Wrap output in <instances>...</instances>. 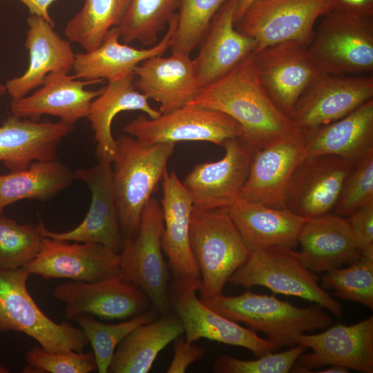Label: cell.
Instances as JSON below:
<instances>
[{"label": "cell", "mask_w": 373, "mask_h": 373, "mask_svg": "<svg viewBox=\"0 0 373 373\" xmlns=\"http://www.w3.org/2000/svg\"><path fill=\"white\" fill-rule=\"evenodd\" d=\"M189 104L231 117L241 126L242 140L255 151L299 128L274 104L264 89L253 53L224 76L200 88Z\"/></svg>", "instance_id": "cell-1"}, {"label": "cell", "mask_w": 373, "mask_h": 373, "mask_svg": "<svg viewBox=\"0 0 373 373\" xmlns=\"http://www.w3.org/2000/svg\"><path fill=\"white\" fill-rule=\"evenodd\" d=\"M112 178L124 238L133 237L142 211L167 171L175 144H149L128 134L115 140Z\"/></svg>", "instance_id": "cell-2"}, {"label": "cell", "mask_w": 373, "mask_h": 373, "mask_svg": "<svg viewBox=\"0 0 373 373\" xmlns=\"http://www.w3.org/2000/svg\"><path fill=\"white\" fill-rule=\"evenodd\" d=\"M202 302L227 318L262 332L279 348L296 345L305 332L326 329L332 323L319 305L298 307L274 295L249 290L236 296L222 294Z\"/></svg>", "instance_id": "cell-3"}, {"label": "cell", "mask_w": 373, "mask_h": 373, "mask_svg": "<svg viewBox=\"0 0 373 373\" xmlns=\"http://www.w3.org/2000/svg\"><path fill=\"white\" fill-rule=\"evenodd\" d=\"M189 240L200 274V299L204 301L222 294L225 284L250 253L227 208L193 207Z\"/></svg>", "instance_id": "cell-4"}, {"label": "cell", "mask_w": 373, "mask_h": 373, "mask_svg": "<svg viewBox=\"0 0 373 373\" xmlns=\"http://www.w3.org/2000/svg\"><path fill=\"white\" fill-rule=\"evenodd\" d=\"M31 274L24 267L0 269V332H21L50 352H83L89 341L67 320L58 323L37 306L27 288Z\"/></svg>", "instance_id": "cell-5"}, {"label": "cell", "mask_w": 373, "mask_h": 373, "mask_svg": "<svg viewBox=\"0 0 373 373\" xmlns=\"http://www.w3.org/2000/svg\"><path fill=\"white\" fill-rule=\"evenodd\" d=\"M318 276L302 262L299 252L290 247H271L251 251L247 261L228 283L250 288L262 286L274 294L292 296L319 305L337 318L342 317L341 303L318 284Z\"/></svg>", "instance_id": "cell-6"}, {"label": "cell", "mask_w": 373, "mask_h": 373, "mask_svg": "<svg viewBox=\"0 0 373 373\" xmlns=\"http://www.w3.org/2000/svg\"><path fill=\"white\" fill-rule=\"evenodd\" d=\"M308 46L321 74L359 75L373 70V16L331 10Z\"/></svg>", "instance_id": "cell-7"}, {"label": "cell", "mask_w": 373, "mask_h": 373, "mask_svg": "<svg viewBox=\"0 0 373 373\" xmlns=\"http://www.w3.org/2000/svg\"><path fill=\"white\" fill-rule=\"evenodd\" d=\"M163 213L158 201L151 198L144 207L138 230L124 238L119 255L122 277L140 288L162 316L171 313L169 295V273L163 257Z\"/></svg>", "instance_id": "cell-8"}, {"label": "cell", "mask_w": 373, "mask_h": 373, "mask_svg": "<svg viewBox=\"0 0 373 373\" xmlns=\"http://www.w3.org/2000/svg\"><path fill=\"white\" fill-rule=\"evenodd\" d=\"M201 279L173 280L169 286L171 311L181 320L188 343L207 338L239 346L260 357L279 349L273 342L260 337L256 331L241 326L207 306L196 296Z\"/></svg>", "instance_id": "cell-9"}, {"label": "cell", "mask_w": 373, "mask_h": 373, "mask_svg": "<svg viewBox=\"0 0 373 373\" xmlns=\"http://www.w3.org/2000/svg\"><path fill=\"white\" fill-rule=\"evenodd\" d=\"M329 11V0H254L236 27L256 41V51L287 41L309 46L316 20Z\"/></svg>", "instance_id": "cell-10"}, {"label": "cell", "mask_w": 373, "mask_h": 373, "mask_svg": "<svg viewBox=\"0 0 373 373\" xmlns=\"http://www.w3.org/2000/svg\"><path fill=\"white\" fill-rule=\"evenodd\" d=\"M123 130L149 144L204 141L222 146L228 140L243 137L241 126L227 114L191 104L153 119L141 114Z\"/></svg>", "instance_id": "cell-11"}, {"label": "cell", "mask_w": 373, "mask_h": 373, "mask_svg": "<svg viewBox=\"0 0 373 373\" xmlns=\"http://www.w3.org/2000/svg\"><path fill=\"white\" fill-rule=\"evenodd\" d=\"M88 169L74 172L75 180L88 186L91 193L88 211L82 222L72 230L55 232L42 220L37 224L44 237L61 240L102 245L119 253L124 238L122 233L112 178V162L98 160Z\"/></svg>", "instance_id": "cell-12"}, {"label": "cell", "mask_w": 373, "mask_h": 373, "mask_svg": "<svg viewBox=\"0 0 373 373\" xmlns=\"http://www.w3.org/2000/svg\"><path fill=\"white\" fill-rule=\"evenodd\" d=\"M372 99V74H321L300 96L289 118L308 131L343 117Z\"/></svg>", "instance_id": "cell-13"}, {"label": "cell", "mask_w": 373, "mask_h": 373, "mask_svg": "<svg viewBox=\"0 0 373 373\" xmlns=\"http://www.w3.org/2000/svg\"><path fill=\"white\" fill-rule=\"evenodd\" d=\"M222 146V158L197 164L182 182L195 209L227 208L240 199L256 151L240 137L228 140Z\"/></svg>", "instance_id": "cell-14"}, {"label": "cell", "mask_w": 373, "mask_h": 373, "mask_svg": "<svg viewBox=\"0 0 373 373\" xmlns=\"http://www.w3.org/2000/svg\"><path fill=\"white\" fill-rule=\"evenodd\" d=\"M52 295L64 303L66 320L82 314L102 320L127 319L146 312L150 303L140 288L120 274L97 282L70 280L57 285Z\"/></svg>", "instance_id": "cell-15"}, {"label": "cell", "mask_w": 373, "mask_h": 373, "mask_svg": "<svg viewBox=\"0 0 373 373\" xmlns=\"http://www.w3.org/2000/svg\"><path fill=\"white\" fill-rule=\"evenodd\" d=\"M354 166L352 162L336 155L305 157L287 186L285 209L306 219L331 213Z\"/></svg>", "instance_id": "cell-16"}, {"label": "cell", "mask_w": 373, "mask_h": 373, "mask_svg": "<svg viewBox=\"0 0 373 373\" xmlns=\"http://www.w3.org/2000/svg\"><path fill=\"white\" fill-rule=\"evenodd\" d=\"M259 79L274 104L290 117L300 96L321 73L308 46L287 41L253 53Z\"/></svg>", "instance_id": "cell-17"}, {"label": "cell", "mask_w": 373, "mask_h": 373, "mask_svg": "<svg viewBox=\"0 0 373 373\" xmlns=\"http://www.w3.org/2000/svg\"><path fill=\"white\" fill-rule=\"evenodd\" d=\"M306 133L298 128L253 155L240 199L274 209H285L287 186L306 157Z\"/></svg>", "instance_id": "cell-18"}, {"label": "cell", "mask_w": 373, "mask_h": 373, "mask_svg": "<svg viewBox=\"0 0 373 373\" xmlns=\"http://www.w3.org/2000/svg\"><path fill=\"white\" fill-rule=\"evenodd\" d=\"M297 344L310 348L291 372L305 373L322 365H338L363 373L373 372V316L345 325L336 324L323 332L301 334Z\"/></svg>", "instance_id": "cell-19"}, {"label": "cell", "mask_w": 373, "mask_h": 373, "mask_svg": "<svg viewBox=\"0 0 373 373\" xmlns=\"http://www.w3.org/2000/svg\"><path fill=\"white\" fill-rule=\"evenodd\" d=\"M24 267L45 279L97 282L120 274L119 253L110 248L44 236L37 256Z\"/></svg>", "instance_id": "cell-20"}, {"label": "cell", "mask_w": 373, "mask_h": 373, "mask_svg": "<svg viewBox=\"0 0 373 373\" xmlns=\"http://www.w3.org/2000/svg\"><path fill=\"white\" fill-rule=\"evenodd\" d=\"M99 82L77 79L66 73H50L31 94L11 99V113L33 121H39L44 115H52L74 126L79 119L87 117L92 102L103 91V88L87 90L85 86Z\"/></svg>", "instance_id": "cell-21"}, {"label": "cell", "mask_w": 373, "mask_h": 373, "mask_svg": "<svg viewBox=\"0 0 373 373\" xmlns=\"http://www.w3.org/2000/svg\"><path fill=\"white\" fill-rule=\"evenodd\" d=\"M160 205L164 218L162 236L163 254L173 280L200 279L189 240L193 209L191 197L174 171L165 172L161 181Z\"/></svg>", "instance_id": "cell-22"}, {"label": "cell", "mask_w": 373, "mask_h": 373, "mask_svg": "<svg viewBox=\"0 0 373 373\" xmlns=\"http://www.w3.org/2000/svg\"><path fill=\"white\" fill-rule=\"evenodd\" d=\"M237 3L238 0H227L222 6L192 59L200 88L226 75L257 48L256 41L236 27Z\"/></svg>", "instance_id": "cell-23"}, {"label": "cell", "mask_w": 373, "mask_h": 373, "mask_svg": "<svg viewBox=\"0 0 373 373\" xmlns=\"http://www.w3.org/2000/svg\"><path fill=\"white\" fill-rule=\"evenodd\" d=\"M177 23L178 15L175 13L160 41L152 47L142 49L121 43L118 28H111L96 48L75 53L73 66L74 77L87 81L106 79L110 82L134 73L135 68L142 61L151 57L162 55L171 46Z\"/></svg>", "instance_id": "cell-24"}, {"label": "cell", "mask_w": 373, "mask_h": 373, "mask_svg": "<svg viewBox=\"0 0 373 373\" xmlns=\"http://www.w3.org/2000/svg\"><path fill=\"white\" fill-rule=\"evenodd\" d=\"M27 25L24 46L28 52V66L22 75L6 81L11 99L28 95L41 86L50 73H69L74 64L71 42L61 38L55 26L34 15L28 17Z\"/></svg>", "instance_id": "cell-25"}, {"label": "cell", "mask_w": 373, "mask_h": 373, "mask_svg": "<svg viewBox=\"0 0 373 373\" xmlns=\"http://www.w3.org/2000/svg\"><path fill=\"white\" fill-rule=\"evenodd\" d=\"M134 74L136 88L148 99L160 103L162 114L189 104L200 88L188 55L151 57L137 66Z\"/></svg>", "instance_id": "cell-26"}, {"label": "cell", "mask_w": 373, "mask_h": 373, "mask_svg": "<svg viewBox=\"0 0 373 373\" xmlns=\"http://www.w3.org/2000/svg\"><path fill=\"white\" fill-rule=\"evenodd\" d=\"M73 127L60 121L12 115L0 126V161L13 171L26 169L35 161L55 160L58 146Z\"/></svg>", "instance_id": "cell-27"}, {"label": "cell", "mask_w": 373, "mask_h": 373, "mask_svg": "<svg viewBox=\"0 0 373 373\" xmlns=\"http://www.w3.org/2000/svg\"><path fill=\"white\" fill-rule=\"evenodd\" d=\"M298 242L302 262L314 272H327L361 256L347 218L336 214L308 219Z\"/></svg>", "instance_id": "cell-28"}, {"label": "cell", "mask_w": 373, "mask_h": 373, "mask_svg": "<svg viewBox=\"0 0 373 373\" xmlns=\"http://www.w3.org/2000/svg\"><path fill=\"white\" fill-rule=\"evenodd\" d=\"M228 213L250 251L271 247L293 248L308 220L287 209H274L239 199Z\"/></svg>", "instance_id": "cell-29"}, {"label": "cell", "mask_w": 373, "mask_h": 373, "mask_svg": "<svg viewBox=\"0 0 373 373\" xmlns=\"http://www.w3.org/2000/svg\"><path fill=\"white\" fill-rule=\"evenodd\" d=\"M305 132L306 157L336 155L356 164L373 151V99L338 120Z\"/></svg>", "instance_id": "cell-30"}, {"label": "cell", "mask_w": 373, "mask_h": 373, "mask_svg": "<svg viewBox=\"0 0 373 373\" xmlns=\"http://www.w3.org/2000/svg\"><path fill=\"white\" fill-rule=\"evenodd\" d=\"M134 79L133 73L108 82L102 93L91 103L87 118L94 132L97 160L112 162L114 159L116 142L111 133V125L117 114L126 111H140L152 119L162 114L149 104V99L136 88Z\"/></svg>", "instance_id": "cell-31"}, {"label": "cell", "mask_w": 373, "mask_h": 373, "mask_svg": "<svg viewBox=\"0 0 373 373\" xmlns=\"http://www.w3.org/2000/svg\"><path fill=\"white\" fill-rule=\"evenodd\" d=\"M184 332L181 320L172 313L137 326L117 346L108 372H149L158 354Z\"/></svg>", "instance_id": "cell-32"}, {"label": "cell", "mask_w": 373, "mask_h": 373, "mask_svg": "<svg viewBox=\"0 0 373 373\" xmlns=\"http://www.w3.org/2000/svg\"><path fill=\"white\" fill-rule=\"evenodd\" d=\"M74 180V172L57 159L35 161L26 169L0 175V214L19 200H48Z\"/></svg>", "instance_id": "cell-33"}, {"label": "cell", "mask_w": 373, "mask_h": 373, "mask_svg": "<svg viewBox=\"0 0 373 373\" xmlns=\"http://www.w3.org/2000/svg\"><path fill=\"white\" fill-rule=\"evenodd\" d=\"M131 0H85L82 9L66 23L64 34L86 52L96 48L107 32L123 21Z\"/></svg>", "instance_id": "cell-34"}, {"label": "cell", "mask_w": 373, "mask_h": 373, "mask_svg": "<svg viewBox=\"0 0 373 373\" xmlns=\"http://www.w3.org/2000/svg\"><path fill=\"white\" fill-rule=\"evenodd\" d=\"M180 0H131L126 15L117 26L124 43L137 41L145 46L155 44L158 34L168 25Z\"/></svg>", "instance_id": "cell-35"}, {"label": "cell", "mask_w": 373, "mask_h": 373, "mask_svg": "<svg viewBox=\"0 0 373 373\" xmlns=\"http://www.w3.org/2000/svg\"><path fill=\"white\" fill-rule=\"evenodd\" d=\"M157 311L146 312L116 324L97 321L93 316L82 314L73 319L84 331L90 343L99 373H107L119 343L135 327L155 319Z\"/></svg>", "instance_id": "cell-36"}, {"label": "cell", "mask_w": 373, "mask_h": 373, "mask_svg": "<svg viewBox=\"0 0 373 373\" xmlns=\"http://www.w3.org/2000/svg\"><path fill=\"white\" fill-rule=\"evenodd\" d=\"M321 287L333 289L334 294L346 300L361 303L373 309V250L361 256L347 268H337L321 279Z\"/></svg>", "instance_id": "cell-37"}, {"label": "cell", "mask_w": 373, "mask_h": 373, "mask_svg": "<svg viewBox=\"0 0 373 373\" xmlns=\"http://www.w3.org/2000/svg\"><path fill=\"white\" fill-rule=\"evenodd\" d=\"M227 0H180L172 53L189 55L201 43L215 15Z\"/></svg>", "instance_id": "cell-38"}, {"label": "cell", "mask_w": 373, "mask_h": 373, "mask_svg": "<svg viewBox=\"0 0 373 373\" xmlns=\"http://www.w3.org/2000/svg\"><path fill=\"white\" fill-rule=\"evenodd\" d=\"M43 236L36 225L0 214V269L23 267L37 255Z\"/></svg>", "instance_id": "cell-39"}, {"label": "cell", "mask_w": 373, "mask_h": 373, "mask_svg": "<svg viewBox=\"0 0 373 373\" xmlns=\"http://www.w3.org/2000/svg\"><path fill=\"white\" fill-rule=\"evenodd\" d=\"M26 373H89L97 370L93 353L69 351L50 352L41 346L30 348L25 355Z\"/></svg>", "instance_id": "cell-40"}, {"label": "cell", "mask_w": 373, "mask_h": 373, "mask_svg": "<svg viewBox=\"0 0 373 373\" xmlns=\"http://www.w3.org/2000/svg\"><path fill=\"white\" fill-rule=\"evenodd\" d=\"M305 350V347L297 344L284 352H270L249 361L223 354L214 361L213 371L216 373H287Z\"/></svg>", "instance_id": "cell-41"}, {"label": "cell", "mask_w": 373, "mask_h": 373, "mask_svg": "<svg viewBox=\"0 0 373 373\" xmlns=\"http://www.w3.org/2000/svg\"><path fill=\"white\" fill-rule=\"evenodd\" d=\"M371 202H373V151L355 164L346 178L334 212L347 218Z\"/></svg>", "instance_id": "cell-42"}, {"label": "cell", "mask_w": 373, "mask_h": 373, "mask_svg": "<svg viewBox=\"0 0 373 373\" xmlns=\"http://www.w3.org/2000/svg\"><path fill=\"white\" fill-rule=\"evenodd\" d=\"M347 218L361 253L373 250V202L361 207Z\"/></svg>", "instance_id": "cell-43"}, {"label": "cell", "mask_w": 373, "mask_h": 373, "mask_svg": "<svg viewBox=\"0 0 373 373\" xmlns=\"http://www.w3.org/2000/svg\"><path fill=\"white\" fill-rule=\"evenodd\" d=\"M173 341V358L166 373H184L190 365L204 356L206 350L204 347L186 342L182 334Z\"/></svg>", "instance_id": "cell-44"}, {"label": "cell", "mask_w": 373, "mask_h": 373, "mask_svg": "<svg viewBox=\"0 0 373 373\" xmlns=\"http://www.w3.org/2000/svg\"><path fill=\"white\" fill-rule=\"evenodd\" d=\"M330 11L373 16V0H329Z\"/></svg>", "instance_id": "cell-45"}, {"label": "cell", "mask_w": 373, "mask_h": 373, "mask_svg": "<svg viewBox=\"0 0 373 373\" xmlns=\"http://www.w3.org/2000/svg\"><path fill=\"white\" fill-rule=\"evenodd\" d=\"M24 4L30 15L42 17L55 26V22L49 13V8L55 0H18Z\"/></svg>", "instance_id": "cell-46"}, {"label": "cell", "mask_w": 373, "mask_h": 373, "mask_svg": "<svg viewBox=\"0 0 373 373\" xmlns=\"http://www.w3.org/2000/svg\"><path fill=\"white\" fill-rule=\"evenodd\" d=\"M254 0H238L237 8L235 14V23H236L242 14Z\"/></svg>", "instance_id": "cell-47"}, {"label": "cell", "mask_w": 373, "mask_h": 373, "mask_svg": "<svg viewBox=\"0 0 373 373\" xmlns=\"http://www.w3.org/2000/svg\"><path fill=\"white\" fill-rule=\"evenodd\" d=\"M318 373H348L349 369L338 366V365H331L330 367L326 368L321 371L316 372Z\"/></svg>", "instance_id": "cell-48"}, {"label": "cell", "mask_w": 373, "mask_h": 373, "mask_svg": "<svg viewBox=\"0 0 373 373\" xmlns=\"http://www.w3.org/2000/svg\"><path fill=\"white\" fill-rule=\"evenodd\" d=\"M7 93V89L5 84L0 82V99Z\"/></svg>", "instance_id": "cell-49"}, {"label": "cell", "mask_w": 373, "mask_h": 373, "mask_svg": "<svg viewBox=\"0 0 373 373\" xmlns=\"http://www.w3.org/2000/svg\"><path fill=\"white\" fill-rule=\"evenodd\" d=\"M9 370L5 367L0 365V373H8Z\"/></svg>", "instance_id": "cell-50"}]
</instances>
